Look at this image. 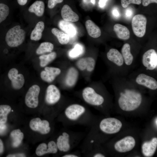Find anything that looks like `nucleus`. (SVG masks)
Here are the masks:
<instances>
[{
  "mask_svg": "<svg viewBox=\"0 0 157 157\" xmlns=\"http://www.w3.org/2000/svg\"><path fill=\"white\" fill-rule=\"evenodd\" d=\"M25 31L17 25L10 29L7 33L5 40L7 45L10 47H16L21 44L25 40Z\"/></svg>",
  "mask_w": 157,
  "mask_h": 157,
  "instance_id": "1",
  "label": "nucleus"
},
{
  "mask_svg": "<svg viewBox=\"0 0 157 157\" xmlns=\"http://www.w3.org/2000/svg\"><path fill=\"white\" fill-rule=\"evenodd\" d=\"M122 126L121 122L114 118H108L103 119L100 122L99 127L104 133L112 134L118 132Z\"/></svg>",
  "mask_w": 157,
  "mask_h": 157,
  "instance_id": "2",
  "label": "nucleus"
},
{
  "mask_svg": "<svg viewBox=\"0 0 157 157\" xmlns=\"http://www.w3.org/2000/svg\"><path fill=\"white\" fill-rule=\"evenodd\" d=\"M147 19L142 14L135 15L132 20V26L134 34L138 37L141 38L145 35L146 31Z\"/></svg>",
  "mask_w": 157,
  "mask_h": 157,
  "instance_id": "3",
  "label": "nucleus"
},
{
  "mask_svg": "<svg viewBox=\"0 0 157 157\" xmlns=\"http://www.w3.org/2000/svg\"><path fill=\"white\" fill-rule=\"evenodd\" d=\"M82 96L85 102L93 105H100L103 103L104 100L101 95L97 93L94 90L90 87H87L84 89Z\"/></svg>",
  "mask_w": 157,
  "mask_h": 157,
  "instance_id": "4",
  "label": "nucleus"
},
{
  "mask_svg": "<svg viewBox=\"0 0 157 157\" xmlns=\"http://www.w3.org/2000/svg\"><path fill=\"white\" fill-rule=\"evenodd\" d=\"M40 91V88L37 85H33L29 88L25 99V104L28 107L35 108L37 107Z\"/></svg>",
  "mask_w": 157,
  "mask_h": 157,
  "instance_id": "5",
  "label": "nucleus"
},
{
  "mask_svg": "<svg viewBox=\"0 0 157 157\" xmlns=\"http://www.w3.org/2000/svg\"><path fill=\"white\" fill-rule=\"evenodd\" d=\"M142 61L147 69L152 70L156 68L157 53L156 51L151 49L147 51L143 55Z\"/></svg>",
  "mask_w": 157,
  "mask_h": 157,
  "instance_id": "6",
  "label": "nucleus"
},
{
  "mask_svg": "<svg viewBox=\"0 0 157 157\" xmlns=\"http://www.w3.org/2000/svg\"><path fill=\"white\" fill-rule=\"evenodd\" d=\"M135 142L134 138L130 136H127L118 141L115 144V150L120 152H125L131 150L134 147Z\"/></svg>",
  "mask_w": 157,
  "mask_h": 157,
  "instance_id": "7",
  "label": "nucleus"
},
{
  "mask_svg": "<svg viewBox=\"0 0 157 157\" xmlns=\"http://www.w3.org/2000/svg\"><path fill=\"white\" fill-rule=\"evenodd\" d=\"M49 126L47 121L42 120L38 117L32 119L29 123V126L32 130L38 131L42 134H47L50 132L51 129Z\"/></svg>",
  "mask_w": 157,
  "mask_h": 157,
  "instance_id": "8",
  "label": "nucleus"
},
{
  "mask_svg": "<svg viewBox=\"0 0 157 157\" xmlns=\"http://www.w3.org/2000/svg\"><path fill=\"white\" fill-rule=\"evenodd\" d=\"M8 77L11 81L12 86L15 90H19L23 86L25 82L24 76L18 74V70L15 68L10 69L8 73Z\"/></svg>",
  "mask_w": 157,
  "mask_h": 157,
  "instance_id": "9",
  "label": "nucleus"
},
{
  "mask_svg": "<svg viewBox=\"0 0 157 157\" xmlns=\"http://www.w3.org/2000/svg\"><path fill=\"white\" fill-rule=\"evenodd\" d=\"M60 97V93L58 88L54 85H50L47 88L45 97L46 103L52 105L58 102Z\"/></svg>",
  "mask_w": 157,
  "mask_h": 157,
  "instance_id": "10",
  "label": "nucleus"
},
{
  "mask_svg": "<svg viewBox=\"0 0 157 157\" xmlns=\"http://www.w3.org/2000/svg\"><path fill=\"white\" fill-rule=\"evenodd\" d=\"M61 72L60 69L58 68L47 67H45L44 70L42 71L40 73V77L43 81L51 83L55 79Z\"/></svg>",
  "mask_w": 157,
  "mask_h": 157,
  "instance_id": "11",
  "label": "nucleus"
},
{
  "mask_svg": "<svg viewBox=\"0 0 157 157\" xmlns=\"http://www.w3.org/2000/svg\"><path fill=\"white\" fill-rule=\"evenodd\" d=\"M136 81L138 84L152 90L157 88V82L156 80L144 74H139L136 78Z\"/></svg>",
  "mask_w": 157,
  "mask_h": 157,
  "instance_id": "12",
  "label": "nucleus"
},
{
  "mask_svg": "<svg viewBox=\"0 0 157 157\" xmlns=\"http://www.w3.org/2000/svg\"><path fill=\"white\" fill-rule=\"evenodd\" d=\"M85 108L82 106L77 104H74L67 108L65 113L69 119L75 120L78 119L85 112Z\"/></svg>",
  "mask_w": 157,
  "mask_h": 157,
  "instance_id": "13",
  "label": "nucleus"
},
{
  "mask_svg": "<svg viewBox=\"0 0 157 157\" xmlns=\"http://www.w3.org/2000/svg\"><path fill=\"white\" fill-rule=\"evenodd\" d=\"M95 62L93 58L91 57L82 58L76 63V66L81 71L86 70L89 72L93 71L94 68Z\"/></svg>",
  "mask_w": 157,
  "mask_h": 157,
  "instance_id": "14",
  "label": "nucleus"
},
{
  "mask_svg": "<svg viewBox=\"0 0 157 157\" xmlns=\"http://www.w3.org/2000/svg\"><path fill=\"white\" fill-rule=\"evenodd\" d=\"M157 147V138H153L151 140L144 142L142 146V151L144 156L150 157L153 156Z\"/></svg>",
  "mask_w": 157,
  "mask_h": 157,
  "instance_id": "15",
  "label": "nucleus"
},
{
  "mask_svg": "<svg viewBox=\"0 0 157 157\" xmlns=\"http://www.w3.org/2000/svg\"><path fill=\"white\" fill-rule=\"evenodd\" d=\"M61 15L63 20L69 22H77L79 18L78 15L72 10L69 6L66 4L62 7Z\"/></svg>",
  "mask_w": 157,
  "mask_h": 157,
  "instance_id": "16",
  "label": "nucleus"
},
{
  "mask_svg": "<svg viewBox=\"0 0 157 157\" xmlns=\"http://www.w3.org/2000/svg\"><path fill=\"white\" fill-rule=\"evenodd\" d=\"M107 57L110 61L118 66H122L124 60L121 53L117 49L112 48L107 53Z\"/></svg>",
  "mask_w": 157,
  "mask_h": 157,
  "instance_id": "17",
  "label": "nucleus"
},
{
  "mask_svg": "<svg viewBox=\"0 0 157 157\" xmlns=\"http://www.w3.org/2000/svg\"><path fill=\"white\" fill-rule=\"evenodd\" d=\"M78 77V72L75 68L70 67L67 72L65 80L66 85L69 87L74 86L76 83Z\"/></svg>",
  "mask_w": 157,
  "mask_h": 157,
  "instance_id": "18",
  "label": "nucleus"
},
{
  "mask_svg": "<svg viewBox=\"0 0 157 157\" xmlns=\"http://www.w3.org/2000/svg\"><path fill=\"white\" fill-rule=\"evenodd\" d=\"M58 26L61 30L69 36L74 37L76 34V27L70 22L61 20L59 22Z\"/></svg>",
  "mask_w": 157,
  "mask_h": 157,
  "instance_id": "19",
  "label": "nucleus"
},
{
  "mask_svg": "<svg viewBox=\"0 0 157 157\" xmlns=\"http://www.w3.org/2000/svg\"><path fill=\"white\" fill-rule=\"evenodd\" d=\"M113 30L117 37L120 39L127 40L130 37V32L125 26L119 24H116L113 27Z\"/></svg>",
  "mask_w": 157,
  "mask_h": 157,
  "instance_id": "20",
  "label": "nucleus"
},
{
  "mask_svg": "<svg viewBox=\"0 0 157 157\" xmlns=\"http://www.w3.org/2000/svg\"><path fill=\"white\" fill-rule=\"evenodd\" d=\"M85 26L88 33L91 37L97 38L101 36V32L100 28L91 20H87Z\"/></svg>",
  "mask_w": 157,
  "mask_h": 157,
  "instance_id": "21",
  "label": "nucleus"
},
{
  "mask_svg": "<svg viewBox=\"0 0 157 157\" xmlns=\"http://www.w3.org/2000/svg\"><path fill=\"white\" fill-rule=\"evenodd\" d=\"M45 5L42 1H37L33 3L29 7L28 11L34 13L37 16H42L44 12Z\"/></svg>",
  "mask_w": 157,
  "mask_h": 157,
  "instance_id": "22",
  "label": "nucleus"
},
{
  "mask_svg": "<svg viewBox=\"0 0 157 157\" xmlns=\"http://www.w3.org/2000/svg\"><path fill=\"white\" fill-rule=\"evenodd\" d=\"M44 28V23L43 22H38L32 31L30 36L31 40L38 41L40 40L42 37V32Z\"/></svg>",
  "mask_w": 157,
  "mask_h": 157,
  "instance_id": "23",
  "label": "nucleus"
},
{
  "mask_svg": "<svg viewBox=\"0 0 157 157\" xmlns=\"http://www.w3.org/2000/svg\"><path fill=\"white\" fill-rule=\"evenodd\" d=\"M10 136L12 139V146L15 148L19 146L24 137V134L19 129L13 131L11 132Z\"/></svg>",
  "mask_w": 157,
  "mask_h": 157,
  "instance_id": "24",
  "label": "nucleus"
},
{
  "mask_svg": "<svg viewBox=\"0 0 157 157\" xmlns=\"http://www.w3.org/2000/svg\"><path fill=\"white\" fill-rule=\"evenodd\" d=\"M122 55L125 64L128 65H131L133 60V56L130 51V46L128 43L125 44L121 50Z\"/></svg>",
  "mask_w": 157,
  "mask_h": 157,
  "instance_id": "25",
  "label": "nucleus"
},
{
  "mask_svg": "<svg viewBox=\"0 0 157 157\" xmlns=\"http://www.w3.org/2000/svg\"><path fill=\"white\" fill-rule=\"evenodd\" d=\"M52 33L57 38L59 43L62 44H67L69 41V37L68 35L56 28L51 30Z\"/></svg>",
  "mask_w": 157,
  "mask_h": 157,
  "instance_id": "26",
  "label": "nucleus"
},
{
  "mask_svg": "<svg viewBox=\"0 0 157 157\" xmlns=\"http://www.w3.org/2000/svg\"><path fill=\"white\" fill-rule=\"evenodd\" d=\"M57 56V54L55 52H51L50 53L40 56V64L41 67H44L53 60Z\"/></svg>",
  "mask_w": 157,
  "mask_h": 157,
  "instance_id": "27",
  "label": "nucleus"
},
{
  "mask_svg": "<svg viewBox=\"0 0 157 157\" xmlns=\"http://www.w3.org/2000/svg\"><path fill=\"white\" fill-rule=\"evenodd\" d=\"M53 45L51 43L44 42L42 43L37 49L36 52L38 55L47 52H51L53 49Z\"/></svg>",
  "mask_w": 157,
  "mask_h": 157,
  "instance_id": "28",
  "label": "nucleus"
},
{
  "mask_svg": "<svg viewBox=\"0 0 157 157\" xmlns=\"http://www.w3.org/2000/svg\"><path fill=\"white\" fill-rule=\"evenodd\" d=\"M11 110L10 106L7 105H0V123L5 124L7 120V116Z\"/></svg>",
  "mask_w": 157,
  "mask_h": 157,
  "instance_id": "29",
  "label": "nucleus"
},
{
  "mask_svg": "<svg viewBox=\"0 0 157 157\" xmlns=\"http://www.w3.org/2000/svg\"><path fill=\"white\" fill-rule=\"evenodd\" d=\"M83 52V48L81 45L76 44L69 52V56L71 58H75L80 56Z\"/></svg>",
  "mask_w": 157,
  "mask_h": 157,
  "instance_id": "30",
  "label": "nucleus"
},
{
  "mask_svg": "<svg viewBox=\"0 0 157 157\" xmlns=\"http://www.w3.org/2000/svg\"><path fill=\"white\" fill-rule=\"evenodd\" d=\"M9 8L7 5L0 3V23L4 21L8 16Z\"/></svg>",
  "mask_w": 157,
  "mask_h": 157,
  "instance_id": "31",
  "label": "nucleus"
},
{
  "mask_svg": "<svg viewBox=\"0 0 157 157\" xmlns=\"http://www.w3.org/2000/svg\"><path fill=\"white\" fill-rule=\"evenodd\" d=\"M47 145L45 143H42L40 144L37 148L35 153L38 156H42L48 153Z\"/></svg>",
  "mask_w": 157,
  "mask_h": 157,
  "instance_id": "32",
  "label": "nucleus"
},
{
  "mask_svg": "<svg viewBox=\"0 0 157 157\" xmlns=\"http://www.w3.org/2000/svg\"><path fill=\"white\" fill-rule=\"evenodd\" d=\"M48 153H56L58 151V147L56 143L53 141L49 142L48 144Z\"/></svg>",
  "mask_w": 157,
  "mask_h": 157,
  "instance_id": "33",
  "label": "nucleus"
},
{
  "mask_svg": "<svg viewBox=\"0 0 157 157\" xmlns=\"http://www.w3.org/2000/svg\"><path fill=\"white\" fill-rule=\"evenodd\" d=\"M121 2L122 7L126 8L131 3L140 4L142 2V0H121Z\"/></svg>",
  "mask_w": 157,
  "mask_h": 157,
  "instance_id": "34",
  "label": "nucleus"
},
{
  "mask_svg": "<svg viewBox=\"0 0 157 157\" xmlns=\"http://www.w3.org/2000/svg\"><path fill=\"white\" fill-rule=\"evenodd\" d=\"M63 0H48V7L50 9L53 8L58 3H61Z\"/></svg>",
  "mask_w": 157,
  "mask_h": 157,
  "instance_id": "35",
  "label": "nucleus"
},
{
  "mask_svg": "<svg viewBox=\"0 0 157 157\" xmlns=\"http://www.w3.org/2000/svg\"><path fill=\"white\" fill-rule=\"evenodd\" d=\"M7 126L5 124L0 123V135L3 134L6 132Z\"/></svg>",
  "mask_w": 157,
  "mask_h": 157,
  "instance_id": "36",
  "label": "nucleus"
},
{
  "mask_svg": "<svg viewBox=\"0 0 157 157\" xmlns=\"http://www.w3.org/2000/svg\"><path fill=\"white\" fill-rule=\"evenodd\" d=\"M142 5L144 6H147L151 3H157V0H142Z\"/></svg>",
  "mask_w": 157,
  "mask_h": 157,
  "instance_id": "37",
  "label": "nucleus"
},
{
  "mask_svg": "<svg viewBox=\"0 0 157 157\" xmlns=\"http://www.w3.org/2000/svg\"><path fill=\"white\" fill-rule=\"evenodd\" d=\"M125 16L126 18H130L133 15V11L130 8H129L125 11Z\"/></svg>",
  "mask_w": 157,
  "mask_h": 157,
  "instance_id": "38",
  "label": "nucleus"
},
{
  "mask_svg": "<svg viewBox=\"0 0 157 157\" xmlns=\"http://www.w3.org/2000/svg\"><path fill=\"white\" fill-rule=\"evenodd\" d=\"M112 14L114 17L118 18L120 16V13L117 8H115L113 9L112 11Z\"/></svg>",
  "mask_w": 157,
  "mask_h": 157,
  "instance_id": "39",
  "label": "nucleus"
},
{
  "mask_svg": "<svg viewBox=\"0 0 157 157\" xmlns=\"http://www.w3.org/2000/svg\"><path fill=\"white\" fill-rule=\"evenodd\" d=\"M7 157H26L25 154L23 153H18L15 154H9L8 155Z\"/></svg>",
  "mask_w": 157,
  "mask_h": 157,
  "instance_id": "40",
  "label": "nucleus"
},
{
  "mask_svg": "<svg viewBox=\"0 0 157 157\" xmlns=\"http://www.w3.org/2000/svg\"><path fill=\"white\" fill-rule=\"evenodd\" d=\"M84 3L86 4H92L94 5L95 4V0H83Z\"/></svg>",
  "mask_w": 157,
  "mask_h": 157,
  "instance_id": "41",
  "label": "nucleus"
},
{
  "mask_svg": "<svg viewBox=\"0 0 157 157\" xmlns=\"http://www.w3.org/2000/svg\"><path fill=\"white\" fill-rule=\"evenodd\" d=\"M108 0H99V7L101 8L104 7L106 4Z\"/></svg>",
  "mask_w": 157,
  "mask_h": 157,
  "instance_id": "42",
  "label": "nucleus"
},
{
  "mask_svg": "<svg viewBox=\"0 0 157 157\" xmlns=\"http://www.w3.org/2000/svg\"><path fill=\"white\" fill-rule=\"evenodd\" d=\"M28 0H17L18 4L21 6H23L26 4Z\"/></svg>",
  "mask_w": 157,
  "mask_h": 157,
  "instance_id": "43",
  "label": "nucleus"
},
{
  "mask_svg": "<svg viewBox=\"0 0 157 157\" xmlns=\"http://www.w3.org/2000/svg\"><path fill=\"white\" fill-rule=\"evenodd\" d=\"M4 147L3 142L0 139V154H2L3 151Z\"/></svg>",
  "mask_w": 157,
  "mask_h": 157,
  "instance_id": "44",
  "label": "nucleus"
},
{
  "mask_svg": "<svg viewBox=\"0 0 157 157\" xmlns=\"http://www.w3.org/2000/svg\"><path fill=\"white\" fill-rule=\"evenodd\" d=\"M63 157H77L76 155L73 154H67L64 155Z\"/></svg>",
  "mask_w": 157,
  "mask_h": 157,
  "instance_id": "45",
  "label": "nucleus"
},
{
  "mask_svg": "<svg viewBox=\"0 0 157 157\" xmlns=\"http://www.w3.org/2000/svg\"><path fill=\"white\" fill-rule=\"evenodd\" d=\"M94 157H105V156L104 155L101 154H97L94 155Z\"/></svg>",
  "mask_w": 157,
  "mask_h": 157,
  "instance_id": "46",
  "label": "nucleus"
},
{
  "mask_svg": "<svg viewBox=\"0 0 157 157\" xmlns=\"http://www.w3.org/2000/svg\"><path fill=\"white\" fill-rule=\"evenodd\" d=\"M67 134H68L66 132H63L62 134V135L64 137H66Z\"/></svg>",
  "mask_w": 157,
  "mask_h": 157,
  "instance_id": "47",
  "label": "nucleus"
},
{
  "mask_svg": "<svg viewBox=\"0 0 157 157\" xmlns=\"http://www.w3.org/2000/svg\"><path fill=\"white\" fill-rule=\"evenodd\" d=\"M156 120H155V124H156V126H157V118H156Z\"/></svg>",
  "mask_w": 157,
  "mask_h": 157,
  "instance_id": "48",
  "label": "nucleus"
},
{
  "mask_svg": "<svg viewBox=\"0 0 157 157\" xmlns=\"http://www.w3.org/2000/svg\"><path fill=\"white\" fill-rule=\"evenodd\" d=\"M93 142H94V140H92L91 141V143H93Z\"/></svg>",
  "mask_w": 157,
  "mask_h": 157,
  "instance_id": "49",
  "label": "nucleus"
}]
</instances>
